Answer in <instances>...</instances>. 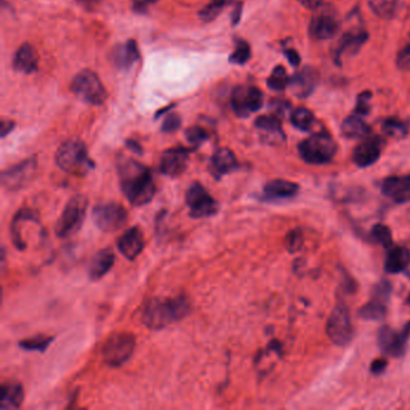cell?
<instances>
[{"mask_svg":"<svg viewBox=\"0 0 410 410\" xmlns=\"http://www.w3.org/2000/svg\"><path fill=\"white\" fill-rule=\"evenodd\" d=\"M289 81L290 77L287 76L285 69L283 67H277L268 77L267 86L273 91H284L289 86Z\"/></svg>","mask_w":410,"mask_h":410,"instance_id":"8d00e7d4","label":"cell"},{"mask_svg":"<svg viewBox=\"0 0 410 410\" xmlns=\"http://www.w3.org/2000/svg\"><path fill=\"white\" fill-rule=\"evenodd\" d=\"M297 1L302 5L303 8H309L313 11L315 8H318L320 5L324 4V0H297Z\"/></svg>","mask_w":410,"mask_h":410,"instance_id":"c3c4849f","label":"cell"},{"mask_svg":"<svg viewBox=\"0 0 410 410\" xmlns=\"http://www.w3.org/2000/svg\"><path fill=\"white\" fill-rule=\"evenodd\" d=\"M410 263V251L406 247L390 248L385 260V271L391 275L403 272Z\"/></svg>","mask_w":410,"mask_h":410,"instance_id":"f546056e","label":"cell"},{"mask_svg":"<svg viewBox=\"0 0 410 410\" xmlns=\"http://www.w3.org/2000/svg\"><path fill=\"white\" fill-rule=\"evenodd\" d=\"M396 63L403 72H410V44L399 51Z\"/></svg>","mask_w":410,"mask_h":410,"instance_id":"ee69618b","label":"cell"},{"mask_svg":"<svg viewBox=\"0 0 410 410\" xmlns=\"http://www.w3.org/2000/svg\"><path fill=\"white\" fill-rule=\"evenodd\" d=\"M299 152L307 164L324 165L335 158L337 144L327 132H315L299 144Z\"/></svg>","mask_w":410,"mask_h":410,"instance_id":"5b68a950","label":"cell"},{"mask_svg":"<svg viewBox=\"0 0 410 410\" xmlns=\"http://www.w3.org/2000/svg\"><path fill=\"white\" fill-rule=\"evenodd\" d=\"M341 130L347 139H365L370 134V125L358 115H353L343 120Z\"/></svg>","mask_w":410,"mask_h":410,"instance_id":"4dcf8cb0","label":"cell"},{"mask_svg":"<svg viewBox=\"0 0 410 410\" xmlns=\"http://www.w3.org/2000/svg\"><path fill=\"white\" fill-rule=\"evenodd\" d=\"M232 1L234 0H211V3L200 11V18L203 22L215 21L220 16V12H223L224 8H227V5L232 4Z\"/></svg>","mask_w":410,"mask_h":410,"instance_id":"d590c367","label":"cell"},{"mask_svg":"<svg viewBox=\"0 0 410 410\" xmlns=\"http://www.w3.org/2000/svg\"><path fill=\"white\" fill-rule=\"evenodd\" d=\"M370 98H372V94L370 92H363V94L358 96V105L355 110L356 115L363 117L370 111Z\"/></svg>","mask_w":410,"mask_h":410,"instance_id":"b9f144b4","label":"cell"},{"mask_svg":"<svg viewBox=\"0 0 410 410\" xmlns=\"http://www.w3.org/2000/svg\"><path fill=\"white\" fill-rule=\"evenodd\" d=\"M123 195L134 207L151 203L156 193V184L151 169L132 158H123L117 164Z\"/></svg>","mask_w":410,"mask_h":410,"instance_id":"6da1fadb","label":"cell"},{"mask_svg":"<svg viewBox=\"0 0 410 410\" xmlns=\"http://www.w3.org/2000/svg\"><path fill=\"white\" fill-rule=\"evenodd\" d=\"M132 5H134V8L139 10V11H144L148 6H151L152 4L156 3L158 0H132Z\"/></svg>","mask_w":410,"mask_h":410,"instance_id":"7dc6e473","label":"cell"},{"mask_svg":"<svg viewBox=\"0 0 410 410\" xmlns=\"http://www.w3.org/2000/svg\"><path fill=\"white\" fill-rule=\"evenodd\" d=\"M318 82V72L311 67H306L291 77L289 81V87L295 96H297L300 99H304L314 92Z\"/></svg>","mask_w":410,"mask_h":410,"instance_id":"ffe728a7","label":"cell"},{"mask_svg":"<svg viewBox=\"0 0 410 410\" xmlns=\"http://www.w3.org/2000/svg\"><path fill=\"white\" fill-rule=\"evenodd\" d=\"M368 36H370L368 33L365 32L363 29L346 33L339 41V44L337 45L335 52H334L336 63L341 64V60L344 55L353 56L355 53H358L363 45L366 44Z\"/></svg>","mask_w":410,"mask_h":410,"instance_id":"44dd1931","label":"cell"},{"mask_svg":"<svg viewBox=\"0 0 410 410\" xmlns=\"http://www.w3.org/2000/svg\"><path fill=\"white\" fill-rule=\"evenodd\" d=\"M370 10L380 18H391L397 10L399 0H368Z\"/></svg>","mask_w":410,"mask_h":410,"instance_id":"e575fe53","label":"cell"},{"mask_svg":"<svg viewBox=\"0 0 410 410\" xmlns=\"http://www.w3.org/2000/svg\"><path fill=\"white\" fill-rule=\"evenodd\" d=\"M372 239L379 243L384 248H390L392 246V232L390 227L385 224H375L370 232Z\"/></svg>","mask_w":410,"mask_h":410,"instance_id":"74e56055","label":"cell"},{"mask_svg":"<svg viewBox=\"0 0 410 410\" xmlns=\"http://www.w3.org/2000/svg\"><path fill=\"white\" fill-rule=\"evenodd\" d=\"M384 195L394 200V203H404L410 201V176H392L382 184Z\"/></svg>","mask_w":410,"mask_h":410,"instance_id":"7402d4cb","label":"cell"},{"mask_svg":"<svg viewBox=\"0 0 410 410\" xmlns=\"http://www.w3.org/2000/svg\"><path fill=\"white\" fill-rule=\"evenodd\" d=\"M382 132L392 139H403L408 135L409 127L406 122L397 118H387L382 123Z\"/></svg>","mask_w":410,"mask_h":410,"instance_id":"836d02e7","label":"cell"},{"mask_svg":"<svg viewBox=\"0 0 410 410\" xmlns=\"http://www.w3.org/2000/svg\"><path fill=\"white\" fill-rule=\"evenodd\" d=\"M291 123L301 132H311L315 125L314 113L306 108H296L291 113Z\"/></svg>","mask_w":410,"mask_h":410,"instance_id":"1f68e13d","label":"cell"},{"mask_svg":"<svg viewBox=\"0 0 410 410\" xmlns=\"http://www.w3.org/2000/svg\"><path fill=\"white\" fill-rule=\"evenodd\" d=\"M120 254L127 260H135L144 249V236L139 227H132L124 232L117 241Z\"/></svg>","mask_w":410,"mask_h":410,"instance_id":"ac0fdd59","label":"cell"},{"mask_svg":"<svg viewBox=\"0 0 410 410\" xmlns=\"http://www.w3.org/2000/svg\"><path fill=\"white\" fill-rule=\"evenodd\" d=\"M190 312V300L186 295L175 297H152L144 302L141 321L149 330L159 331L183 320Z\"/></svg>","mask_w":410,"mask_h":410,"instance_id":"7a4b0ae2","label":"cell"},{"mask_svg":"<svg viewBox=\"0 0 410 410\" xmlns=\"http://www.w3.org/2000/svg\"><path fill=\"white\" fill-rule=\"evenodd\" d=\"M88 199L82 194H76L65 205L64 211L57 220L55 232L59 239H70L80 232L87 213Z\"/></svg>","mask_w":410,"mask_h":410,"instance_id":"277c9868","label":"cell"},{"mask_svg":"<svg viewBox=\"0 0 410 410\" xmlns=\"http://www.w3.org/2000/svg\"><path fill=\"white\" fill-rule=\"evenodd\" d=\"M391 283L387 280H382L377 284L373 290V297L358 311L360 318L370 321H379L387 317V303L390 299Z\"/></svg>","mask_w":410,"mask_h":410,"instance_id":"5bb4252c","label":"cell"},{"mask_svg":"<svg viewBox=\"0 0 410 410\" xmlns=\"http://www.w3.org/2000/svg\"><path fill=\"white\" fill-rule=\"evenodd\" d=\"M55 337L53 336L38 335L34 336L32 338L23 339L18 343L20 348L25 351H39L45 353L47 348L51 346Z\"/></svg>","mask_w":410,"mask_h":410,"instance_id":"d6a6232c","label":"cell"},{"mask_svg":"<svg viewBox=\"0 0 410 410\" xmlns=\"http://www.w3.org/2000/svg\"><path fill=\"white\" fill-rule=\"evenodd\" d=\"M136 338L130 332H117L108 337L103 347V360L110 367L123 366L135 353Z\"/></svg>","mask_w":410,"mask_h":410,"instance_id":"8992f818","label":"cell"},{"mask_svg":"<svg viewBox=\"0 0 410 410\" xmlns=\"http://www.w3.org/2000/svg\"><path fill=\"white\" fill-rule=\"evenodd\" d=\"M410 338V323L406 324L402 330L397 331L389 326H384L379 330V347L384 354L399 358L406 351L408 341Z\"/></svg>","mask_w":410,"mask_h":410,"instance_id":"4fadbf2b","label":"cell"},{"mask_svg":"<svg viewBox=\"0 0 410 410\" xmlns=\"http://www.w3.org/2000/svg\"><path fill=\"white\" fill-rule=\"evenodd\" d=\"M127 147L129 148L130 151L136 153V154H139V156H141V154L144 153V149L141 147V144H139V142H136V141H132V139H127Z\"/></svg>","mask_w":410,"mask_h":410,"instance_id":"f907efd6","label":"cell"},{"mask_svg":"<svg viewBox=\"0 0 410 410\" xmlns=\"http://www.w3.org/2000/svg\"><path fill=\"white\" fill-rule=\"evenodd\" d=\"M36 163L35 158L27 159L22 163L16 164L11 168L6 169L1 172V187L8 191H17L23 189L28 186L35 175Z\"/></svg>","mask_w":410,"mask_h":410,"instance_id":"7c38bea8","label":"cell"},{"mask_svg":"<svg viewBox=\"0 0 410 410\" xmlns=\"http://www.w3.org/2000/svg\"><path fill=\"white\" fill-rule=\"evenodd\" d=\"M189 215L194 220L210 218L220 212V205L200 182H194L186 193Z\"/></svg>","mask_w":410,"mask_h":410,"instance_id":"ba28073f","label":"cell"},{"mask_svg":"<svg viewBox=\"0 0 410 410\" xmlns=\"http://www.w3.org/2000/svg\"><path fill=\"white\" fill-rule=\"evenodd\" d=\"M406 303L410 306V294L408 295V299H406Z\"/></svg>","mask_w":410,"mask_h":410,"instance_id":"f5cc1de1","label":"cell"},{"mask_svg":"<svg viewBox=\"0 0 410 410\" xmlns=\"http://www.w3.org/2000/svg\"><path fill=\"white\" fill-rule=\"evenodd\" d=\"M139 47L136 41L129 40L127 44L117 46L112 52L111 59L115 67L127 69L132 67L136 60L139 59Z\"/></svg>","mask_w":410,"mask_h":410,"instance_id":"83f0119b","label":"cell"},{"mask_svg":"<svg viewBox=\"0 0 410 410\" xmlns=\"http://www.w3.org/2000/svg\"><path fill=\"white\" fill-rule=\"evenodd\" d=\"M13 127H15V123L12 120H1V127H0V129H1V137H5L8 134H10Z\"/></svg>","mask_w":410,"mask_h":410,"instance_id":"681fc988","label":"cell"},{"mask_svg":"<svg viewBox=\"0 0 410 410\" xmlns=\"http://www.w3.org/2000/svg\"><path fill=\"white\" fill-rule=\"evenodd\" d=\"M284 55H285L287 60H289V63H290L292 67H299L300 63H301V58H300L299 53L296 52L295 50H292V48L285 50Z\"/></svg>","mask_w":410,"mask_h":410,"instance_id":"bcb514c9","label":"cell"},{"mask_svg":"<svg viewBox=\"0 0 410 410\" xmlns=\"http://www.w3.org/2000/svg\"><path fill=\"white\" fill-rule=\"evenodd\" d=\"M241 16H242V4L236 5L235 8H234V12H232V24L236 25L241 21Z\"/></svg>","mask_w":410,"mask_h":410,"instance_id":"816d5d0a","label":"cell"},{"mask_svg":"<svg viewBox=\"0 0 410 410\" xmlns=\"http://www.w3.org/2000/svg\"><path fill=\"white\" fill-rule=\"evenodd\" d=\"M297 191L299 184L285 179H273L263 186V198L265 200L290 199Z\"/></svg>","mask_w":410,"mask_h":410,"instance_id":"d4e9b609","label":"cell"},{"mask_svg":"<svg viewBox=\"0 0 410 410\" xmlns=\"http://www.w3.org/2000/svg\"><path fill=\"white\" fill-rule=\"evenodd\" d=\"M181 123H182L181 117H179L177 113H171V115H169V116L165 118V120H164L161 130H163L164 132L170 134V132L178 130L179 127H181Z\"/></svg>","mask_w":410,"mask_h":410,"instance_id":"7bdbcfd3","label":"cell"},{"mask_svg":"<svg viewBox=\"0 0 410 410\" xmlns=\"http://www.w3.org/2000/svg\"><path fill=\"white\" fill-rule=\"evenodd\" d=\"M255 127L263 132L265 139L271 142H283L285 139V134L282 129V123L278 116L270 115V116H260L255 120Z\"/></svg>","mask_w":410,"mask_h":410,"instance_id":"4316f807","label":"cell"},{"mask_svg":"<svg viewBox=\"0 0 410 410\" xmlns=\"http://www.w3.org/2000/svg\"><path fill=\"white\" fill-rule=\"evenodd\" d=\"M382 141L378 136H367L355 147L353 152V161L358 168H368L377 163L382 156Z\"/></svg>","mask_w":410,"mask_h":410,"instance_id":"e0dca14e","label":"cell"},{"mask_svg":"<svg viewBox=\"0 0 410 410\" xmlns=\"http://www.w3.org/2000/svg\"><path fill=\"white\" fill-rule=\"evenodd\" d=\"M387 361L384 358H377L372 365H370V372L373 375H382L384 370H387Z\"/></svg>","mask_w":410,"mask_h":410,"instance_id":"f6af8a7d","label":"cell"},{"mask_svg":"<svg viewBox=\"0 0 410 410\" xmlns=\"http://www.w3.org/2000/svg\"><path fill=\"white\" fill-rule=\"evenodd\" d=\"M241 168L235 153L230 148L223 147L215 151L210 161V172L217 181Z\"/></svg>","mask_w":410,"mask_h":410,"instance_id":"d6986e66","label":"cell"},{"mask_svg":"<svg viewBox=\"0 0 410 410\" xmlns=\"http://www.w3.org/2000/svg\"><path fill=\"white\" fill-rule=\"evenodd\" d=\"M39 67V56L32 45L24 44L17 50L13 58V68L23 74H33Z\"/></svg>","mask_w":410,"mask_h":410,"instance_id":"484cf974","label":"cell"},{"mask_svg":"<svg viewBox=\"0 0 410 410\" xmlns=\"http://www.w3.org/2000/svg\"><path fill=\"white\" fill-rule=\"evenodd\" d=\"M36 217H39V215L34 210L28 207L21 208L20 211H17L16 215H13L11 225H10V234H11L12 244L18 251H25L28 246L23 237L24 224H29V222Z\"/></svg>","mask_w":410,"mask_h":410,"instance_id":"603a6c76","label":"cell"},{"mask_svg":"<svg viewBox=\"0 0 410 410\" xmlns=\"http://www.w3.org/2000/svg\"><path fill=\"white\" fill-rule=\"evenodd\" d=\"M56 164L62 171L75 176H84L96 168V163L88 156L86 144L79 139H69L58 148Z\"/></svg>","mask_w":410,"mask_h":410,"instance_id":"3957f363","label":"cell"},{"mask_svg":"<svg viewBox=\"0 0 410 410\" xmlns=\"http://www.w3.org/2000/svg\"><path fill=\"white\" fill-rule=\"evenodd\" d=\"M92 218L101 232H115L127 225L129 213L120 203H100L93 208Z\"/></svg>","mask_w":410,"mask_h":410,"instance_id":"30bf717a","label":"cell"},{"mask_svg":"<svg viewBox=\"0 0 410 410\" xmlns=\"http://www.w3.org/2000/svg\"><path fill=\"white\" fill-rule=\"evenodd\" d=\"M302 234H301L299 229L291 230V232L287 234V237H285V248H287V251H290V253L299 251L301 247H302Z\"/></svg>","mask_w":410,"mask_h":410,"instance_id":"60d3db41","label":"cell"},{"mask_svg":"<svg viewBox=\"0 0 410 410\" xmlns=\"http://www.w3.org/2000/svg\"><path fill=\"white\" fill-rule=\"evenodd\" d=\"M251 56V46H249L246 41L239 40V42H237L235 51H234V53L230 56V63L242 65V64L247 63Z\"/></svg>","mask_w":410,"mask_h":410,"instance_id":"f35d334b","label":"cell"},{"mask_svg":"<svg viewBox=\"0 0 410 410\" xmlns=\"http://www.w3.org/2000/svg\"><path fill=\"white\" fill-rule=\"evenodd\" d=\"M24 399L23 387L20 382H4L1 385L0 409H18Z\"/></svg>","mask_w":410,"mask_h":410,"instance_id":"f1b7e54d","label":"cell"},{"mask_svg":"<svg viewBox=\"0 0 410 410\" xmlns=\"http://www.w3.org/2000/svg\"><path fill=\"white\" fill-rule=\"evenodd\" d=\"M341 28V17L334 6L320 5L315 8L314 15L309 23V33L315 40H329L338 33Z\"/></svg>","mask_w":410,"mask_h":410,"instance_id":"9c48e42d","label":"cell"},{"mask_svg":"<svg viewBox=\"0 0 410 410\" xmlns=\"http://www.w3.org/2000/svg\"><path fill=\"white\" fill-rule=\"evenodd\" d=\"M190 152L191 149L184 147L166 149L160 158V172L168 177H172V178L182 175L186 171L188 163H189Z\"/></svg>","mask_w":410,"mask_h":410,"instance_id":"2e32d148","label":"cell"},{"mask_svg":"<svg viewBox=\"0 0 410 410\" xmlns=\"http://www.w3.org/2000/svg\"><path fill=\"white\" fill-rule=\"evenodd\" d=\"M72 91L76 98L89 105L104 104L108 94L99 77L92 70H82L74 77Z\"/></svg>","mask_w":410,"mask_h":410,"instance_id":"52a82bcc","label":"cell"},{"mask_svg":"<svg viewBox=\"0 0 410 410\" xmlns=\"http://www.w3.org/2000/svg\"><path fill=\"white\" fill-rule=\"evenodd\" d=\"M115 261H116V255L111 249L104 248V249L98 251L88 265L89 278L92 280H100V279L104 278L105 275L111 271Z\"/></svg>","mask_w":410,"mask_h":410,"instance_id":"cb8c5ba5","label":"cell"},{"mask_svg":"<svg viewBox=\"0 0 410 410\" xmlns=\"http://www.w3.org/2000/svg\"><path fill=\"white\" fill-rule=\"evenodd\" d=\"M263 94L259 88L237 87L232 93V105L236 115L242 118L263 108Z\"/></svg>","mask_w":410,"mask_h":410,"instance_id":"9a60e30c","label":"cell"},{"mask_svg":"<svg viewBox=\"0 0 410 410\" xmlns=\"http://www.w3.org/2000/svg\"><path fill=\"white\" fill-rule=\"evenodd\" d=\"M186 137L191 144L194 146H200V144L206 142L210 139L208 132L201 127H188L186 132Z\"/></svg>","mask_w":410,"mask_h":410,"instance_id":"ab89813d","label":"cell"},{"mask_svg":"<svg viewBox=\"0 0 410 410\" xmlns=\"http://www.w3.org/2000/svg\"><path fill=\"white\" fill-rule=\"evenodd\" d=\"M326 334L336 346H347L354 335L351 313L344 303H338L327 320Z\"/></svg>","mask_w":410,"mask_h":410,"instance_id":"8fae6325","label":"cell"}]
</instances>
